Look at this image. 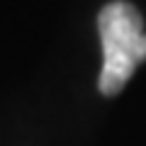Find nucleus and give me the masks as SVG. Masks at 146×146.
Instances as JSON below:
<instances>
[{"label":"nucleus","instance_id":"f257e3e1","mask_svg":"<svg viewBox=\"0 0 146 146\" xmlns=\"http://www.w3.org/2000/svg\"><path fill=\"white\" fill-rule=\"evenodd\" d=\"M100 42H102V71H100V93L117 95L136 66L146 61V32L141 15L131 3L115 0L100 10L98 17Z\"/></svg>","mask_w":146,"mask_h":146}]
</instances>
